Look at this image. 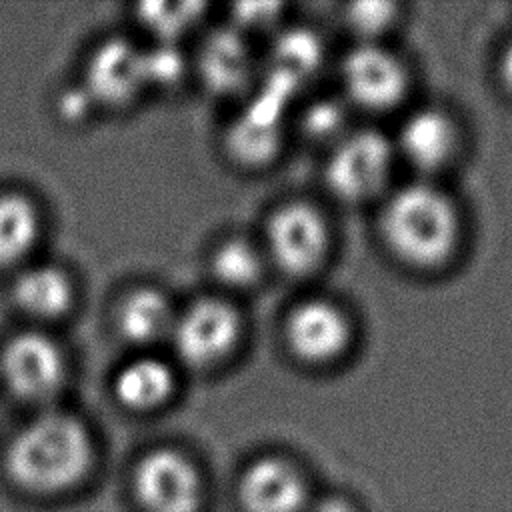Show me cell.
I'll list each match as a JSON object with an SVG mask.
<instances>
[{"mask_svg":"<svg viewBox=\"0 0 512 512\" xmlns=\"http://www.w3.org/2000/svg\"><path fill=\"white\" fill-rule=\"evenodd\" d=\"M16 304L36 318H60L74 300V286L70 276L56 266H34L18 276L14 282Z\"/></svg>","mask_w":512,"mask_h":512,"instance_id":"obj_15","label":"cell"},{"mask_svg":"<svg viewBox=\"0 0 512 512\" xmlns=\"http://www.w3.org/2000/svg\"><path fill=\"white\" fill-rule=\"evenodd\" d=\"M198 10H202L200 4H144L140 6V18L156 34L172 38L196 20Z\"/></svg>","mask_w":512,"mask_h":512,"instance_id":"obj_19","label":"cell"},{"mask_svg":"<svg viewBox=\"0 0 512 512\" xmlns=\"http://www.w3.org/2000/svg\"><path fill=\"white\" fill-rule=\"evenodd\" d=\"M40 216L22 194L0 196V266L22 260L36 244Z\"/></svg>","mask_w":512,"mask_h":512,"instance_id":"obj_16","label":"cell"},{"mask_svg":"<svg viewBox=\"0 0 512 512\" xmlns=\"http://www.w3.org/2000/svg\"><path fill=\"white\" fill-rule=\"evenodd\" d=\"M500 72H502V80L506 82V86L512 90V42L506 46L502 60H500Z\"/></svg>","mask_w":512,"mask_h":512,"instance_id":"obj_23","label":"cell"},{"mask_svg":"<svg viewBox=\"0 0 512 512\" xmlns=\"http://www.w3.org/2000/svg\"><path fill=\"white\" fill-rule=\"evenodd\" d=\"M212 272L214 276L228 286L248 288L262 274V260L254 246L246 240L232 238L220 244V248L212 256Z\"/></svg>","mask_w":512,"mask_h":512,"instance_id":"obj_17","label":"cell"},{"mask_svg":"<svg viewBox=\"0 0 512 512\" xmlns=\"http://www.w3.org/2000/svg\"><path fill=\"white\" fill-rule=\"evenodd\" d=\"M176 314L166 296L154 288H136L124 296L116 312L120 334L132 344H154L170 338Z\"/></svg>","mask_w":512,"mask_h":512,"instance_id":"obj_13","label":"cell"},{"mask_svg":"<svg viewBox=\"0 0 512 512\" xmlns=\"http://www.w3.org/2000/svg\"><path fill=\"white\" fill-rule=\"evenodd\" d=\"M342 80L348 96L372 110L390 108L404 92L406 76L400 62L378 46H358L342 64Z\"/></svg>","mask_w":512,"mask_h":512,"instance_id":"obj_9","label":"cell"},{"mask_svg":"<svg viewBox=\"0 0 512 512\" xmlns=\"http://www.w3.org/2000/svg\"><path fill=\"white\" fill-rule=\"evenodd\" d=\"M312 512H362V510L350 496L328 494L314 504Z\"/></svg>","mask_w":512,"mask_h":512,"instance_id":"obj_22","label":"cell"},{"mask_svg":"<svg viewBox=\"0 0 512 512\" xmlns=\"http://www.w3.org/2000/svg\"><path fill=\"white\" fill-rule=\"evenodd\" d=\"M274 130L266 120H250L246 118L234 132L232 144L240 152V156L250 158H264L274 148Z\"/></svg>","mask_w":512,"mask_h":512,"instance_id":"obj_20","label":"cell"},{"mask_svg":"<svg viewBox=\"0 0 512 512\" xmlns=\"http://www.w3.org/2000/svg\"><path fill=\"white\" fill-rule=\"evenodd\" d=\"M64 372V356L46 334L22 332L2 348L0 374L8 390L22 400L40 402L54 396Z\"/></svg>","mask_w":512,"mask_h":512,"instance_id":"obj_4","label":"cell"},{"mask_svg":"<svg viewBox=\"0 0 512 512\" xmlns=\"http://www.w3.org/2000/svg\"><path fill=\"white\" fill-rule=\"evenodd\" d=\"M246 68V50L234 34L212 38L204 54V70L208 82L216 88H230L242 80Z\"/></svg>","mask_w":512,"mask_h":512,"instance_id":"obj_18","label":"cell"},{"mask_svg":"<svg viewBox=\"0 0 512 512\" xmlns=\"http://www.w3.org/2000/svg\"><path fill=\"white\" fill-rule=\"evenodd\" d=\"M272 260L286 274L302 276L314 270L328 248V228L318 210L308 204L278 208L266 226Z\"/></svg>","mask_w":512,"mask_h":512,"instance_id":"obj_6","label":"cell"},{"mask_svg":"<svg viewBox=\"0 0 512 512\" xmlns=\"http://www.w3.org/2000/svg\"><path fill=\"white\" fill-rule=\"evenodd\" d=\"M394 6L388 2H360L350 8V24L358 32H378L392 20Z\"/></svg>","mask_w":512,"mask_h":512,"instance_id":"obj_21","label":"cell"},{"mask_svg":"<svg viewBox=\"0 0 512 512\" xmlns=\"http://www.w3.org/2000/svg\"><path fill=\"white\" fill-rule=\"evenodd\" d=\"M240 336V316L224 300L204 298L176 316L172 342L176 354L190 366L208 368L224 360Z\"/></svg>","mask_w":512,"mask_h":512,"instance_id":"obj_3","label":"cell"},{"mask_svg":"<svg viewBox=\"0 0 512 512\" xmlns=\"http://www.w3.org/2000/svg\"><path fill=\"white\" fill-rule=\"evenodd\" d=\"M390 166V142L376 132H358L334 150L326 180L336 196L356 202L370 198L384 186Z\"/></svg>","mask_w":512,"mask_h":512,"instance_id":"obj_7","label":"cell"},{"mask_svg":"<svg viewBox=\"0 0 512 512\" xmlns=\"http://www.w3.org/2000/svg\"><path fill=\"white\" fill-rule=\"evenodd\" d=\"M134 490L144 512H196L202 498L198 470L170 448L152 450L138 462Z\"/></svg>","mask_w":512,"mask_h":512,"instance_id":"obj_5","label":"cell"},{"mask_svg":"<svg viewBox=\"0 0 512 512\" xmlns=\"http://www.w3.org/2000/svg\"><path fill=\"white\" fill-rule=\"evenodd\" d=\"M382 234L402 260L432 266L452 252L458 238V216L446 194L428 184H410L386 202Z\"/></svg>","mask_w":512,"mask_h":512,"instance_id":"obj_2","label":"cell"},{"mask_svg":"<svg viewBox=\"0 0 512 512\" xmlns=\"http://www.w3.org/2000/svg\"><path fill=\"white\" fill-rule=\"evenodd\" d=\"M174 384V372L164 360L142 356L120 368L114 394L122 406L146 412L162 406L172 396Z\"/></svg>","mask_w":512,"mask_h":512,"instance_id":"obj_14","label":"cell"},{"mask_svg":"<svg viewBox=\"0 0 512 512\" xmlns=\"http://www.w3.org/2000/svg\"><path fill=\"white\" fill-rule=\"evenodd\" d=\"M90 96L106 104H124L146 82L144 54L122 40H112L92 56L88 66Z\"/></svg>","mask_w":512,"mask_h":512,"instance_id":"obj_11","label":"cell"},{"mask_svg":"<svg viewBox=\"0 0 512 512\" xmlns=\"http://www.w3.org/2000/svg\"><path fill=\"white\" fill-rule=\"evenodd\" d=\"M286 340L302 360L328 362L346 348L350 328L342 310L332 302L306 300L290 312Z\"/></svg>","mask_w":512,"mask_h":512,"instance_id":"obj_10","label":"cell"},{"mask_svg":"<svg viewBox=\"0 0 512 512\" xmlns=\"http://www.w3.org/2000/svg\"><path fill=\"white\" fill-rule=\"evenodd\" d=\"M398 146L410 164L432 170L450 156L454 148V128L446 114L424 108L406 118L398 134Z\"/></svg>","mask_w":512,"mask_h":512,"instance_id":"obj_12","label":"cell"},{"mask_svg":"<svg viewBox=\"0 0 512 512\" xmlns=\"http://www.w3.org/2000/svg\"><path fill=\"white\" fill-rule=\"evenodd\" d=\"M238 496L246 512H304L308 484L290 460L264 456L244 470Z\"/></svg>","mask_w":512,"mask_h":512,"instance_id":"obj_8","label":"cell"},{"mask_svg":"<svg viewBox=\"0 0 512 512\" xmlns=\"http://www.w3.org/2000/svg\"><path fill=\"white\" fill-rule=\"evenodd\" d=\"M90 462V436L68 414H44L32 420L6 450L8 474L32 492H56L76 484Z\"/></svg>","mask_w":512,"mask_h":512,"instance_id":"obj_1","label":"cell"}]
</instances>
